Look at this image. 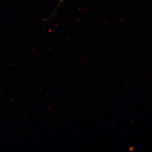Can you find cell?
Wrapping results in <instances>:
<instances>
[{
    "mask_svg": "<svg viewBox=\"0 0 152 152\" xmlns=\"http://www.w3.org/2000/svg\"><path fill=\"white\" fill-rule=\"evenodd\" d=\"M65 1V0H60V4H61L62 2L64 1Z\"/></svg>",
    "mask_w": 152,
    "mask_h": 152,
    "instance_id": "1",
    "label": "cell"
}]
</instances>
